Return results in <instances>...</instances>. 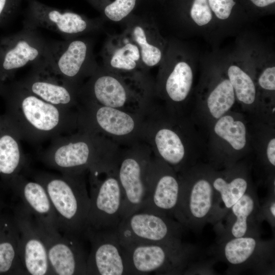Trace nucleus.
<instances>
[{
    "instance_id": "nucleus-1",
    "label": "nucleus",
    "mask_w": 275,
    "mask_h": 275,
    "mask_svg": "<svg viewBox=\"0 0 275 275\" xmlns=\"http://www.w3.org/2000/svg\"><path fill=\"white\" fill-rule=\"evenodd\" d=\"M204 135L189 116L171 114L158 104L146 114L143 142L178 174L200 162L205 151Z\"/></svg>"
},
{
    "instance_id": "nucleus-2",
    "label": "nucleus",
    "mask_w": 275,
    "mask_h": 275,
    "mask_svg": "<svg viewBox=\"0 0 275 275\" xmlns=\"http://www.w3.org/2000/svg\"><path fill=\"white\" fill-rule=\"evenodd\" d=\"M4 114L20 139L37 144L78 129V109H70L48 103L33 94L19 81L3 87Z\"/></svg>"
},
{
    "instance_id": "nucleus-3",
    "label": "nucleus",
    "mask_w": 275,
    "mask_h": 275,
    "mask_svg": "<svg viewBox=\"0 0 275 275\" xmlns=\"http://www.w3.org/2000/svg\"><path fill=\"white\" fill-rule=\"evenodd\" d=\"M39 156L61 174L103 172L116 168L121 147L103 135L78 129L50 140Z\"/></svg>"
},
{
    "instance_id": "nucleus-4",
    "label": "nucleus",
    "mask_w": 275,
    "mask_h": 275,
    "mask_svg": "<svg viewBox=\"0 0 275 275\" xmlns=\"http://www.w3.org/2000/svg\"><path fill=\"white\" fill-rule=\"evenodd\" d=\"M86 173L57 174L41 171L32 175L48 195L60 233L81 240L85 238L90 205Z\"/></svg>"
},
{
    "instance_id": "nucleus-5",
    "label": "nucleus",
    "mask_w": 275,
    "mask_h": 275,
    "mask_svg": "<svg viewBox=\"0 0 275 275\" xmlns=\"http://www.w3.org/2000/svg\"><path fill=\"white\" fill-rule=\"evenodd\" d=\"M154 97L152 83L125 78L99 66L78 90L79 103L90 102L143 115Z\"/></svg>"
},
{
    "instance_id": "nucleus-6",
    "label": "nucleus",
    "mask_w": 275,
    "mask_h": 275,
    "mask_svg": "<svg viewBox=\"0 0 275 275\" xmlns=\"http://www.w3.org/2000/svg\"><path fill=\"white\" fill-rule=\"evenodd\" d=\"M121 244L127 275L188 274L197 263V248L182 241Z\"/></svg>"
},
{
    "instance_id": "nucleus-7",
    "label": "nucleus",
    "mask_w": 275,
    "mask_h": 275,
    "mask_svg": "<svg viewBox=\"0 0 275 275\" xmlns=\"http://www.w3.org/2000/svg\"><path fill=\"white\" fill-rule=\"evenodd\" d=\"M205 136L207 163L215 169L245 159L253 152L251 121L243 112L229 111L209 127Z\"/></svg>"
},
{
    "instance_id": "nucleus-8",
    "label": "nucleus",
    "mask_w": 275,
    "mask_h": 275,
    "mask_svg": "<svg viewBox=\"0 0 275 275\" xmlns=\"http://www.w3.org/2000/svg\"><path fill=\"white\" fill-rule=\"evenodd\" d=\"M194 81V69L183 48L168 43L154 86L155 97L162 102L160 105L171 114L188 116Z\"/></svg>"
},
{
    "instance_id": "nucleus-9",
    "label": "nucleus",
    "mask_w": 275,
    "mask_h": 275,
    "mask_svg": "<svg viewBox=\"0 0 275 275\" xmlns=\"http://www.w3.org/2000/svg\"><path fill=\"white\" fill-rule=\"evenodd\" d=\"M212 169L199 162L178 174L180 191L174 218L186 229L199 232L211 222L215 203Z\"/></svg>"
},
{
    "instance_id": "nucleus-10",
    "label": "nucleus",
    "mask_w": 275,
    "mask_h": 275,
    "mask_svg": "<svg viewBox=\"0 0 275 275\" xmlns=\"http://www.w3.org/2000/svg\"><path fill=\"white\" fill-rule=\"evenodd\" d=\"M78 129L93 132L121 147L143 142L145 116L95 103L80 102Z\"/></svg>"
},
{
    "instance_id": "nucleus-11",
    "label": "nucleus",
    "mask_w": 275,
    "mask_h": 275,
    "mask_svg": "<svg viewBox=\"0 0 275 275\" xmlns=\"http://www.w3.org/2000/svg\"><path fill=\"white\" fill-rule=\"evenodd\" d=\"M44 59L53 74L77 90L98 67L92 43L85 38L47 42Z\"/></svg>"
},
{
    "instance_id": "nucleus-12",
    "label": "nucleus",
    "mask_w": 275,
    "mask_h": 275,
    "mask_svg": "<svg viewBox=\"0 0 275 275\" xmlns=\"http://www.w3.org/2000/svg\"><path fill=\"white\" fill-rule=\"evenodd\" d=\"M189 116L205 134L218 119L236 102L232 86L223 68H214L202 76Z\"/></svg>"
},
{
    "instance_id": "nucleus-13",
    "label": "nucleus",
    "mask_w": 275,
    "mask_h": 275,
    "mask_svg": "<svg viewBox=\"0 0 275 275\" xmlns=\"http://www.w3.org/2000/svg\"><path fill=\"white\" fill-rule=\"evenodd\" d=\"M211 253L214 260L228 266V273L246 270L255 273L274 270V240H263L259 236L233 238L217 243Z\"/></svg>"
},
{
    "instance_id": "nucleus-14",
    "label": "nucleus",
    "mask_w": 275,
    "mask_h": 275,
    "mask_svg": "<svg viewBox=\"0 0 275 275\" xmlns=\"http://www.w3.org/2000/svg\"><path fill=\"white\" fill-rule=\"evenodd\" d=\"M90 205L87 229L116 230L122 221L123 192L116 168L103 172H89Z\"/></svg>"
},
{
    "instance_id": "nucleus-15",
    "label": "nucleus",
    "mask_w": 275,
    "mask_h": 275,
    "mask_svg": "<svg viewBox=\"0 0 275 275\" xmlns=\"http://www.w3.org/2000/svg\"><path fill=\"white\" fill-rule=\"evenodd\" d=\"M152 155L144 142L121 149L116 171L123 192L122 220L141 209L145 195L146 171Z\"/></svg>"
},
{
    "instance_id": "nucleus-16",
    "label": "nucleus",
    "mask_w": 275,
    "mask_h": 275,
    "mask_svg": "<svg viewBox=\"0 0 275 275\" xmlns=\"http://www.w3.org/2000/svg\"><path fill=\"white\" fill-rule=\"evenodd\" d=\"M185 229L171 217L139 210L123 219L116 230L121 243H172L182 241Z\"/></svg>"
},
{
    "instance_id": "nucleus-17",
    "label": "nucleus",
    "mask_w": 275,
    "mask_h": 275,
    "mask_svg": "<svg viewBox=\"0 0 275 275\" xmlns=\"http://www.w3.org/2000/svg\"><path fill=\"white\" fill-rule=\"evenodd\" d=\"M28 6L24 25L53 31L65 39L77 38L102 26L101 18H90L69 10L60 9L38 0H26Z\"/></svg>"
},
{
    "instance_id": "nucleus-18",
    "label": "nucleus",
    "mask_w": 275,
    "mask_h": 275,
    "mask_svg": "<svg viewBox=\"0 0 275 275\" xmlns=\"http://www.w3.org/2000/svg\"><path fill=\"white\" fill-rule=\"evenodd\" d=\"M145 195L141 209L174 218L180 191V179L164 162L152 155L145 174Z\"/></svg>"
},
{
    "instance_id": "nucleus-19",
    "label": "nucleus",
    "mask_w": 275,
    "mask_h": 275,
    "mask_svg": "<svg viewBox=\"0 0 275 275\" xmlns=\"http://www.w3.org/2000/svg\"><path fill=\"white\" fill-rule=\"evenodd\" d=\"M13 215L19 232V252L21 263L28 274L53 275L40 227L21 203Z\"/></svg>"
},
{
    "instance_id": "nucleus-20",
    "label": "nucleus",
    "mask_w": 275,
    "mask_h": 275,
    "mask_svg": "<svg viewBox=\"0 0 275 275\" xmlns=\"http://www.w3.org/2000/svg\"><path fill=\"white\" fill-rule=\"evenodd\" d=\"M212 168L215 203L211 224L214 225L225 217L232 206L254 184L247 158L223 169Z\"/></svg>"
},
{
    "instance_id": "nucleus-21",
    "label": "nucleus",
    "mask_w": 275,
    "mask_h": 275,
    "mask_svg": "<svg viewBox=\"0 0 275 275\" xmlns=\"http://www.w3.org/2000/svg\"><path fill=\"white\" fill-rule=\"evenodd\" d=\"M47 44L37 29L25 25L18 33L3 40L0 46L1 80L12 77L18 69L43 59Z\"/></svg>"
},
{
    "instance_id": "nucleus-22",
    "label": "nucleus",
    "mask_w": 275,
    "mask_h": 275,
    "mask_svg": "<svg viewBox=\"0 0 275 275\" xmlns=\"http://www.w3.org/2000/svg\"><path fill=\"white\" fill-rule=\"evenodd\" d=\"M243 60H231L224 71L234 90L236 102L251 120L274 123V109L262 101L258 90L251 64Z\"/></svg>"
},
{
    "instance_id": "nucleus-23",
    "label": "nucleus",
    "mask_w": 275,
    "mask_h": 275,
    "mask_svg": "<svg viewBox=\"0 0 275 275\" xmlns=\"http://www.w3.org/2000/svg\"><path fill=\"white\" fill-rule=\"evenodd\" d=\"M85 238L91 244L87 275H127L123 248L116 230L88 229Z\"/></svg>"
},
{
    "instance_id": "nucleus-24",
    "label": "nucleus",
    "mask_w": 275,
    "mask_h": 275,
    "mask_svg": "<svg viewBox=\"0 0 275 275\" xmlns=\"http://www.w3.org/2000/svg\"><path fill=\"white\" fill-rule=\"evenodd\" d=\"M260 203L254 185L230 208L225 217L214 225L217 243L233 238L261 236Z\"/></svg>"
},
{
    "instance_id": "nucleus-25",
    "label": "nucleus",
    "mask_w": 275,
    "mask_h": 275,
    "mask_svg": "<svg viewBox=\"0 0 275 275\" xmlns=\"http://www.w3.org/2000/svg\"><path fill=\"white\" fill-rule=\"evenodd\" d=\"M19 82L30 92L48 103L70 109L79 107V90L53 74L44 58L33 65L31 73Z\"/></svg>"
},
{
    "instance_id": "nucleus-26",
    "label": "nucleus",
    "mask_w": 275,
    "mask_h": 275,
    "mask_svg": "<svg viewBox=\"0 0 275 275\" xmlns=\"http://www.w3.org/2000/svg\"><path fill=\"white\" fill-rule=\"evenodd\" d=\"M39 226L53 275H87L88 255L81 240L49 233Z\"/></svg>"
},
{
    "instance_id": "nucleus-27",
    "label": "nucleus",
    "mask_w": 275,
    "mask_h": 275,
    "mask_svg": "<svg viewBox=\"0 0 275 275\" xmlns=\"http://www.w3.org/2000/svg\"><path fill=\"white\" fill-rule=\"evenodd\" d=\"M101 56L106 70L125 78L151 81L142 65L138 47L123 32L107 38Z\"/></svg>"
},
{
    "instance_id": "nucleus-28",
    "label": "nucleus",
    "mask_w": 275,
    "mask_h": 275,
    "mask_svg": "<svg viewBox=\"0 0 275 275\" xmlns=\"http://www.w3.org/2000/svg\"><path fill=\"white\" fill-rule=\"evenodd\" d=\"M125 20L126 23L123 33L138 47L145 70L147 71L159 65L168 42L160 35L154 20L148 16L132 14Z\"/></svg>"
},
{
    "instance_id": "nucleus-29",
    "label": "nucleus",
    "mask_w": 275,
    "mask_h": 275,
    "mask_svg": "<svg viewBox=\"0 0 275 275\" xmlns=\"http://www.w3.org/2000/svg\"><path fill=\"white\" fill-rule=\"evenodd\" d=\"M9 186L22 201V204L47 232L54 234L59 230L57 215L43 185L22 174L14 177Z\"/></svg>"
},
{
    "instance_id": "nucleus-30",
    "label": "nucleus",
    "mask_w": 275,
    "mask_h": 275,
    "mask_svg": "<svg viewBox=\"0 0 275 275\" xmlns=\"http://www.w3.org/2000/svg\"><path fill=\"white\" fill-rule=\"evenodd\" d=\"M21 141L5 115H0V177L7 186L26 167Z\"/></svg>"
},
{
    "instance_id": "nucleus-31",
    "label": "nucleus",
    "mask_w": 275,
    "mask_h": 275,
    "mask_svg": "<svg viewBox=\"0 0 275 275\" xmlns=\"http://www.w3.org/2000/svg\"><path fill=\"white\" fill-rule=\"evenodd\" d=\"M19 232L14 215L0 213V274H28L19 252Z\"/></svg>"
},
{
    "instance_id": "nucleus-32",
    "label": "nucleus",
    "mask_w": 275,
    "mask_h": 275,
    "mask_svg": "<svg viewBox=\"0 0 275 275\" xmlns=\"http://www.w3.org/2000/svg\"><path fill=\"white\" fill-rule=\"evenodd\" d=\"M253 151L264 169L266 180L274 176V124L251 120Z\"/></svg>"
},
{
    "instance_id": "nucleus-33",
    "label": "nucleus",
    "mask_w": 275,
    "mask_h": 275,
    "mask_svg": "<svg viewBox=\"0 0 275 275\" xmlns=\"http://www.w3.org/2000/svg\"><path fill=\"white\" fill-rule=\"evenodd\" d=\"M252 57L254 61L251 60V64L260 97L267 106L274 108L275 66L273 58L257 62Z\"/></svg>"
},
{
    "instance_id": "nucleus-34",
    "label": "nucleus",
    "mask_w": 275,
    "mask_h": 275,
    "mask_svg": "<svg viewBox=\"0 0 275 275\" xmlns=\"http://www.w3.org/2000/svg\"><path fill=\"white\" fill-rule=\"evenodd\" d=\"M103 18L118 22L127 19L143 0H85Z\"/></svg>"
},
{
    "instance_id": "nucleus-35",
    "label": "nucleus",
    "mask_w": 275,
    "mask_h": 275,
    "mask_svg": "<svg viewBox=\"0 0 275 275\" xmlns=\"http://www.w3.org/2000/svg\"><path fill=\"white\" fill-rule=\"evenodd\" d=\"M191 22L200 28H207L212 23L213 16L208 0H194L189 11Z\"/></svg>"
},
{
    "instance_id": "nucleus-36",
    "label": "nucleus",
    "mask_w": 275,
    "mask_h": 275,
    "mask_svg": "<svg viewBox=\"0 0 275 275\" xmlns=\"http://www.w3.org/2000/svg\"><path fill=\"white\" fill-rule=\"evenodd\" d=\"M260 217L266 221L272 229L275 226V190L269 189V194L260 206Z\"/></svg>"
},
{
    "instance_id": "nucleus-37",
    "label": "nucleus",
    "mask_w": 275,
    "mask_h": 275,
    "mask_svg": "<svg viewBox=\"0 0 275 275\" xmlns=\"http://www.w3.org/2000/svg\"><path fill=\"white\" fill-rule=\"evenodd\" d=\"M208 3L213 16L223 22L230 18L236 4L234 0H208Z\"/></svg>"
},
{
    "instance_id": "nucleus-38",
    "label": "nucleus",
    "mask_w": 275,
    "mask_h": 275,
    "mask_svg": "<svg viewBox=\"0 0 275 275\" xmlns=\"http://www.w3.org/2000/svg\"><path fill=\"white\" fill-rule=\"evenodd\" d=\"M255 6L263 8L268 6L270 5L273 4L275 2V0H250Z\"/></svg>"
},
{
    "instance_id": "nucleus-39",
    "label": "nucleus",
    "mask_w": 275,
    "mask_h": 275,
    "mask_svg": "<svg viewBox=\"0 0 275 275\" xmlns=\"http://www.w3.org/2000/svg\"><path fill=\"white\" fill-rule=\"evenodd\" d=\"M3 205V203L2 202V200L1 199V197H0V213L2 212Z\"/></svg>"
},
{
    "instance_id": "nucleus-40",
    "label": "nucleus",
    "mask_w": 275,
    "mask_h": 275,
    "mask_svg": "<svg viewBox=\"0 0 275 275\" xmlns=\"http://www.w3.org/2000/svg\"><path fill=\"white\" fill-rule=\"evenodd\" d=\"M2 81L1 80V79H0V93H1L3 89V86L2 85V84L1 83Z\"/></svg>"
},
{
    "instance_id": "nucleus-41",
    "label": "nucleus",
    "mask_w": 275,
    "mask_h": 275,
    "mask_svg": "<svg viewBox=\"0 0 275 275\" xmlns=\"http://www.w3.org/2000/svg\"><path fill=\"white\" fill-rule=\"evenodd\" d=\"M147 1H151V0H147Z\"/></svg>"
}]
</instances>
